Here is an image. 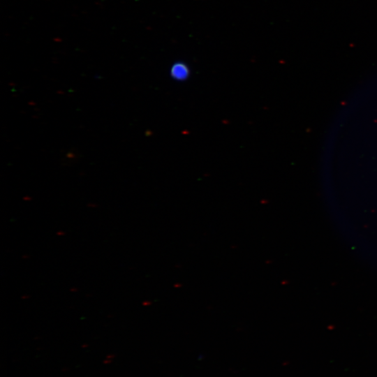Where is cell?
Listing matches in <instances>:
<instances>
[{"label":"cell","mask_w":377,"mask_h":377,"mask_svg":"<svg viewBox=\"0 0 377 377\" xmlns=\"http://www.w3.org/2000/svg\"><path fill=\"white\" fill-rule=\"evenodd\" d=\"M189 68L183 62L179 61L175 63L170 69L171 76L177 80H184L189 75Z\"/></svg>","instance_id":"obj_1"}]
</instances>
